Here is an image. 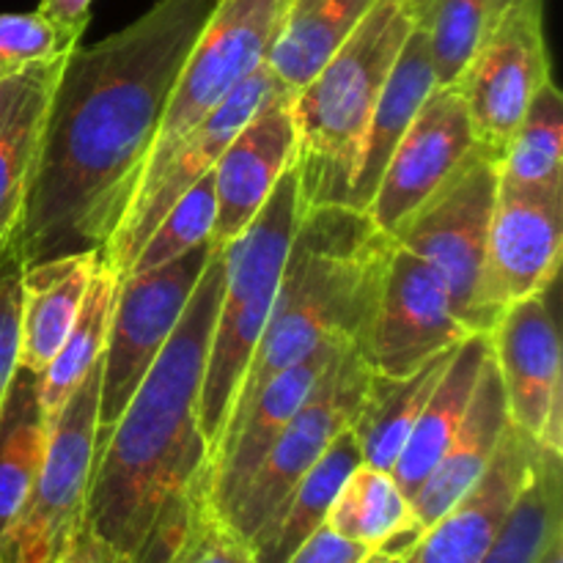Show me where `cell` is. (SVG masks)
<instances>
[{
	"label": "cell",
	"instance_id": "22",
	"mask_svg": "<svg viewBox=\"0 0 563 563\" xmlns=\"http://www.w3.org/2000/svg\"><path fill=\"white\" fill-rule=\"evenodd\" d=\"M99 251L25 264L20 306V366L44 374L69 335L91 286Z\"/></svg>",
	"mask_w": 563,
	"mask_h": 563
},
{
	"label": "cell",
	"instance_id": "32",
	"mask_svg": "<svg viewBox=\"0 0 563 563\" xmlns=\"http://www.w3.org/2000/svg\"><path fill=\"white\" fill-rule=\"evenodd\" d=\"M418 27L427 38L438 86H456L487 36V0H432Z\"/></svg>",
	"mask_w": 563,
	"mask_h": 563
},
{
	"label": "cell",
	"instance_id": "30",
	"mask_svg": "<svg viewBox=\"0 0 563 563\" xmlns=\"http://www.w3.org/2000/svg\"><path fill=\"white\" fill-rule=\"evenodd\" d=\"M115 291H119V275L99 256V264L93 269L91 286H88L80 313H77L66 341L60 344L58 355L49 361V366L42 374V410L47 429L60 416V410H64L69 396L77 390V385L86 379V374L102 357Z\"/></svg>",
	"mask_w": 563,
	"mask_h": 563
},
{
	"label": "cell",
	"instance_id": "6",
	"mask_svg": "<svg viewBox=\"0 0 563 563\" xmlns=\"http://www.w3.org/2000/svg\"><path fill=\"white\" fill-rule=\"evenodd\" d=\"M498 198V165L478 154L394 236L432 264L449 289L456 319L471 333H493L504 308L489 284V220Z\"/></svg>",
	"mask_w": 563,
	"mask_h": 563
},
{
	"label": "cell",
	"instance_id": "14",
	"mask_svg": "<svg viewBox=\"0 0 563 563\" xmlns=\"http://www.w3.org/2000/svg\"><path fill=\"white\" fill-rule=\"evenodd\" d=\"M478 157L471 115L454 86L434 88L388 159L368 218L388 236Z\"/></svg>",
	"mask_w": 563,
	"mask_h": 563
},
{
	"label": "cell",
	"instance_id": "26",
	"mask_svg": "<svg viewBox=\"0 0 563 563\" xmlns=\"http://www.w3.org/2000/svg\"><path fill=\"white\" fill-rule=\"evenodd\" d=\"M361 462L355 432L352 427L344 429L319 456L317 465L302 476V482L286 495L273 517L251 537L247 548L256 563H284L313 531H319L328 520L335 493Z\"/></svg>",
	"mask_w": 563,
	"mask_h": 563
},
{
	"label": "cell",
	"instance_id": "28",
	"mask_svg": "<svg viewBox=\"0 0 563 563\" xmlns=\"http://www.w3.org/2000/svg\"><path fill=\"white\" fill-rule=\"evenodd\" d=\"M563 533L561 451L539 449L526 484L500 522L482 563H537Z\"/></svg>",
	"mask_w": 563,
	"mask_h": 563
},
{
	"label": "cell",
	"instance_id": "4",
	"mask_svg": "<svg viewBox=\"0 0 563 563\" xmlns=\"http://www.w3.org/2000/svg\"><path fill=\"white\" fill-rule=\"evenodd\" d=\"M416 27L401 0H377L339 53L291 93L302 207L350 201L379 91Z\"/></svg>",
	"mask_w": 563,
	"mask_h": 563
},
{
	"label": "cell",
	"instance_id": "15",
	"mask_svg": "<svg viewBox=\"0 0 563 563\" xmlns=\"http://www.w3.org/2000/svg\"><path fill=\"white\" fill-rule=\"evenodd\" d=\"M509 421L544 449L561 451V339L548 295L511 302L489 333Z\"/></svg>",
	"mask_w": 563,
	"mask_h": 563
},
{
	"label": "cell",
	"instance_id": "40",
	"mask_svg": "<svg viewBox=\"0 0 563 563\" xmlns=\"http://www.w3.org/2000/svg\"><path fill=\"white\" fill-rule=\"evenodd\" d=\"M55 563H97V561H93L91 550L86 548V542H82V537H80Z\"/></svg>",
	"mask_w": 563,
	"mask_h": 563
},
{
	"label": "cell",
	"instance_id": "19",
	"mask_svg": "<svg viewBox=\"0 0 563 563\" xmlns=\"http://www.w3.org/2000/svg\"><path fill=\"white\" fill-rule=\"evenodd\" d=\"M64 60L66 55L0 80V253L20 234L49 99Z\"/></svg>",
	"mask_w": 563,
	"mask_h": 563
},
{
	"label": "cell",
	"instance_id": "42",
	"mask_svg": "<svg viewBox=\"0 0 563 563\" xmlns=\"http://www.w3.org/2000/svg\"><path fill=\"white\" fill-rule=\"evenodd\" d=\"M537 563H563V533L550 542V548L544 550V555Z\"/></svg>",
	"mask_w": 563,
	"mask_h": 563
},
{
	"label": "cell",
	"instance_id": "20",
	"mask_svg": "<svg viewBox=\"0 0 563 563\" xmlns=\"http://www.w3.org/2000/svg\"><path fill=\"white\" fill-rule=\"evenodd\" d=\"M509 427L504 385H500L498 366L489 352L460 432L454 434L432 476L410 500L418 526L429 528L434 520H440L484 476Z\"/></svg>",
	"mask_w": 563,
	"mask_h": 563
},
{
	"label": "cell",
	"instance_id": "2",
	"mask_svg": "<svg viewBox=\"0 0 563 563\" xmlns=\"http://www.w3.org/2000/svg\"><path fill=\"white\" fill-rule=\"evenodd\" d=\"M223 251L212 245L159 357L119 421L97 434L80 531L97 563H168L209 509V445L198 405L223 295Z\"/></svg>",
	"mask_w": 563,
	"mask_h": 563
},
{
	"label": "cell",
	"instance_id": "33",
	"mask_svg": "<svg viewBox=\"0 0 563 563\" xmlns=\"http://www.w3.org/2000/svg\"><path fill=\"white\" fill-rule=\"evenodd\" d=\"M214 229V179L207 174L198 179L174 207L168 209L163 220L154 225L152 234L141 245L137 256L132 258L126 275L146 273V269L163 267L196 247L207 245L212 240Z\"/></svg>",
	"mask_w": 563,
	"mask_h": 563
},
{
	"label": "cell",
	"instance_id": "5",
	"mask_svg": "<svg viewBox=\"0 0 563 563\" xmlns=\"http://www.w3.org/2000/svg\"><path fill=\"white\" fill-rule=\"evenodd\" d=\"M302 212L306 207H302L300 185H297L295 165H291L278 179L275 190L269 192L262 212L223 251V295H220L218 313H214L201 405H198V423H201L203 440L209 445V456L223 438L231 407H234L253 352L267 328L286 256H289Z\"/></svg>",
	"mask_w": 563,
	"mask_h": 563
},
{
	"label": "cell",
	"instance_id": "39",
	"mask_svg": "<svg viewBox=\"0 0 563 563\" xmlns=\"http://www.w3.org/2000/svg\"><path fill=\"white\" fill-rule=\"evenodd\" d=\"M421 533H410V537H401L396 539V542L385 544L383 550H374V553L366 559V563H405L407 553H410V548L416 544V539L421 537Z\"/></svg>",
	"mask_w": 563,
	"mask_h": 563
},
{
	"label": "cell",
	"instance_id": "35",
	"mask_svg": "<svg viewBox=\"0 0 563 563\" xmlns=\"http://www.w3.org/2000/svg\"><path fill=\"white\" fill-rule=\"evenodd\" d=\"M22 264L16 242L0 253V405L11 377L20 366V306H22Z\"/></svg>",
	"mask_w": 563,
	"mask_h": 563
},
{
	"label": "cell",
	"instance_id": "3",
	"mask_svg": "<svg viewBox=\"0 0 563 563\" xmlns=\"http://www.w3.org/2000/svg\"><path fill=\"white\" fill-rule=\"evenodd\" d=\"M396 240L368 212L306 209L291 240L267 328L251 357L225 429L291 363L328 344H355L383 291ZM223 429V434H225Z\"/></svg>",
	"mask_w": 563,
	"mask_h": 563
},
{
	"label": "cell",
	"instance_id": "38",
	"mask_svg": "<svg viewBox=\"0 0 563 563\" xmlns=\"http://www.w3.org/2000/svg\"><path fill=\"white\" fill-rule=\"evenodd\" d=\"M91 3L93 0H42L36 11L47 16L66 36L80 42L88 27V20H91Z\"/></svg>",
	"mask_w": 563,
	"mask_h": 563
},
{
	"label": "cell",
	"instance_id": "29",
	"mask_svg": "<svg viewBox=\"0 0 563 563\" xmlns=\"http://www.w3.org/2000/svg\"><path fill=\"white\" fill-rule=\"evenodd\" d=\"M324 526L372 550H383L396 539L423 531L390 471H379L366 462L344 478Z\"/></svg>",
	"mask_w": 563,
	"mask_h": 563
},
{
	"label": "cell",
	"instance_id": "1",
	"mask_svg": "<svg viewBox=\"0 0 563 563\" xmlns=\"http://www.w3.org/2000/svg\"><path fill=\"white\" fill-rule=\"evenodd\" d=\"M212 5L157 0L126 27L66 55L16 234L22 264L108 247Z\"/></svg>",
	"mask_w": 563,
	"mask_h": 563
},
{
	"label": "cell",
	"instance_id": "9",
	"mask_svg": "<svg viewBox=\"0 0 563 563\" xmlns=\"http://www.w3.org/2000/svg\"><path fill=\"white\" fill-rule=\"evenodd\" d=\"M212 242L146 273L119 278L102 361H99V432H108L154 366L179 324Z\"/></svg>",
	"mask_w": 563,
	"mask_h": 563
},
{
	"label": "cell",
	"instance_id": "41",
	"mask_svg": "<svg viewBox=\"0 0 563 563\" xmlns=\"http://www.w3.org/2000/svg\"><path fill=\"white\" fill-rule=\"evenodd\" d=\"M520 3H526V0H487V20H489V25H493V22H498L500 16L506 14V11L515 9V5H520ZM487 31H489V27H487Z\"/></svg>",
	"mask_w": 563,
	"mask_h": 563
},
{
	"label": "cell",
	"instance_id": "13",
	"mask_svg": "<svg viewBox=\"0 0 563 563\" xmlns=\"http://www.w3.org/2000/svg\"><path fill=\"white\" fill-rule=\"evenodd\" d=\"M473 335L456 319L438 269L396 245L383 291L355 350L372 374L401 377Z\"/></svg>",
	"mask_w": 563,
	"mask_h": 563
},
{
	"label": "cell",
	"instance_id": "12",
	"mask_svg": "<svg viewBox=\"0 0 563 563\" xmlns=\"http://www.w3.org/2000/svg\"><path fill=\"white\" fill-rule=\"evenodd\" d=\"M284 91V82L269 71L267 64L258 66L256 71L245 77L190 135L181 137L174 152L165 157L159 168L143 174L137 185L135 198L130 209L121 218L113 240L108 242L99 256L113 269L119 278L130 269L132 258L137 256L146 236L152 234L154 225L168 214V209L207 174H212L214 163L220 159L223 148L234 141L236 132L245 126V121L267 102L273 93ZM289 91V88H286Z\"/></svg>",
	"mask_w": 563,
	"mask_h": 563
},
{
	"label": "cell",
	"instance_id": "27",
	"mask_svg": "<svg viewBox=\"0 0 563 563\" xmlns=\"http://www.w3.org/2000/svg\"><path fill=\"white\" fill-rule=\"evenodd\" d=\"M47 445L42 374L16 366L0 405V544L25 509Z\"/></svg>",
	"mask_w": 563,
	"mask_h": 563
},
{
	"label": "cell",
	"instance_id": "34",
	"mask_svg": "<svg viewBox=\"0 0 563 563\" xmlns=\"http://www.w3.org/2000/svg\"><path fill=\"white\" fill-rule=\"evenodd\" d=\"M77 44H80L77 38L66 36L38 11L0 14V80L27 66L64 58Z\"/></svg>",
	"mask_w": 563,
	"mask_h": 563
},
{
	"label": "cell",
	"instance_id": "7",
	"mask_svg": "<svg viewBox=\"0 0 563 563\" xmlns=\"http://www.w3.org/2000/svg\"><path fill=\"white\" fill-rule=\"evenodd\" d=\"M99 377L97 363L47 429L42 467L25 509L0 544V563H55L80 539L97 456Z\"/></svg>",
	"mask_w": 563,
	"mask_h": 563
},
{
	"label": "cell",
	"instance_id": "36",
	"mask_svg": "<svg viewBox=\"0 0 563 563\" xmlns=\"http://www.w3.org/2000/svg\"><path fill=\"white\" fill-rule=\"evenodd\" d=\"M168 563H256V559L251 548L207 509Z\"/></svg>",
	"mask_w": 563,
	"mask_h": 563
},
{
	"label": "cell",
	"instance_id": "43",
	"mask_svg": "<svg viewBox=\"0 0 563 563\" xmlns=\"http://www.w3.org/2000/svg\"><path fill=\"white\" fill-rule=\"evenodd\" d=\"M401 3L407 5V11H410V16L416 20V25H418V22L423 20V14H427V9L432 0H401Z\"/></svg>",
	"mask_w": 563,
	"mask_h": 563
},
{
	"label": "cell",
	"instance_id": "11",
	"mask_svg": "<svg viewBox=\"0 0 563 563\" xmlns=\"http://www.w3.org/2000/svg\"><path fill=\"white\" fill-rule=\"evenodd\" d=\"M548 80L542 0H526L489 25L482 47L454 86L471 115L482 157L500 163L533 93Z\"/></svg>",
	"mask_w": 563,
	"mask_h": 563
},
{
	"label": "cell",
	"instance_id": "25",
	"mask_svg": "<svg viewBox=\"0 0 563 563\" xmlns=\"http://www.w3.org/2000/svg\"><path fill=\"white\" fill-rule=\"evenodd\" d=\"M374 3L377 0H289L264 64L284 88L300 91L339 53Z\"/></svg>",
	"mask_w": 563,
	"mask_h": 563
},
{
	"label": "cell",
	"instance_id": "16",
	"mask_svg": "<svg viewBox=\"0 0 563 563\" xmlns=\"http://www.w3.org/2000/svg\"><path fill=\"white\" fill-rule=\"evenodd\" d=\"M297 135L291 91H278L245 121L214 163L212 245L234 242L262 212L280 176L295 165Z\"/></svg>",
	"mask_w": 563,
	"mask_h": 563
},
{
	"label": "cell",
	"instance_id": "21",
	"mask_svg": "<svg viewBox=\"0 0 563 563\" xmlns=\"http://www.w3.org/2000/svg\"><path fill=\"white\" fill-rule=\"evenodd\" d=\"M489 352H493L489 333L467 335L456 346L443 377L434 385L432 396L423 405L421 416H418L399 460L390 467V476L396 478V484L407 495V500L416 498L418 489L423 487V482L432 476L438 462L443 460L445 449L451 445L454 434L460 432Z\"/></svg>",
	"mask_w": 563,
	"mask_h": 563
},
{
	"label": "cell",
	"instance_id": "10",
	"mask_svg": "<svg viewBox=\"0 0 563 563\" xmlns=\"http://www.w3.org/2000/svg\"><path fill=\"white\" fill-rule=\"evenodd\" d=\"M366 383L368 368L357 355L355 344L341 346L339 355L313 385L306 405L275 438L247 487L220 520L231 533H236L245 544L251 542L253 533L273 517V511L317 465L330 443L355 423Z\"/></svg>",
	"mask_w": 563,
	"mask_h": 563
},
{
	"label": "cell",
	"instance_id": "37",
	"mask_svg": "<svg viewBox=\"0 0 563 563\" xmlns=\"http://www.w3.org/2000/svg\"><path fill=\"white\" fill-rule=\"evenodd\" d=\"M374 550L335 533L330 526L313 531L284 563H366Z\"/></svg>",
	"mask_w": 563,
	"mask_h": 563
},
{
	"label": "cell",
	"instance_id": "18",
	"mask_svg": "<svg viewBox=\"0 0 563 563\" xmlns=\"http://www.w3.org/2000/svg\"><path fill=\"white\" fill-rule=\"evenodd\" d=\"M542 445L511 423L484 476L423 528L405 563H482Z\"/></svg>",
	"mask_w": 563,
	"mask_h": 563
},
{
	"label": "cell",
	"instance_id": "8",
	"mask_svg": "<svg viewBox=\"0 0 563 563\" xmlns=\"http://www.w3.org/2000/svg\"><path fill=\"white\" fill-rule=\"evenodd\" d=\"M286 3L289 0H214L170 88L163 124L143 174L159 168L176 143L190 135L251 71L264 64Z\"/></svg>",
	"mask_w": 563,
	"mask_h": 563
},
{
	"label": "cell",
	"instance_id": "17",
	"mask_svg": "<svg viewBox=\"0 0 563 563\" xmlns=\"http://www.w3.org/2000/svg\"><path fill=\"white\" fill-rule=\"evenodd\" d=\"M563 253V190L498 187L487 267L498 306L548 295Z\"/></svg>",
	"mask_w": 563,
	"mask_h": 563
},
{
	"label": "cell",
	"instance_id": "31",
	"mask_svg": "<svg viewBox=\"0 0 563 563\" xmlns=\"http://www.w3.org/2000/svg\"><path fill=\"white\" fill-rule=\"evenodd\" d=\"M498 187L563 190V97L550 77L528 104L498 163Z\"/></svg>",
	"mask_w": 563,
	"mask_h": 563
},
{
	"label": "cell",
	"instance_id": "23",
	"mask_svg": "<svg viewBox=\"0 0 563 563\" xmlns=\"http://www.w3.org/2000/svg\"><path fill=\"white\" fill-rule=\"evenodd\" d=\"M434 88H438V80H434L427 38H423L421 27L416 25L407 36L405 47L396 55L394 69H390L377 104H374L366 141H363L361 168H357L346 207L366 212L374 192H377L379 179L388 168V159L394 157L396 146L410 130L418 110L423 108Z\"/></svg>",
	"mask_w": 563,
	"mask_h": 563
},
{
	"label": "cell",
	"instance_id": "24",
	"mask_svg": "<svg viewBox=\"0 0 563 563\" xmlns=\"http://www.w3.org/2000/svg\"><path fill=\"white\" fill-rule=\"evenodd\" d=\"M456 346L438 352L427 363L412 368L410 374H401V377L368 372L361 410H357L355 423H352V432H355L366 465L379 467V471L394 467L412 427H416L418 416H421L423 405H427L434 385H438L445 366L454 357Z\"/></svg>",
	"mask_w": 563,
	"mask_h": 563
}]
</instances>
